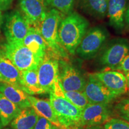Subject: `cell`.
Listing matches in <instances>:
<instances>
[{
  "instance_id": "obj_1",
  "label": "cell",
  "mask_w": 129,
  "mask_h": 129,
  "mask_svg": "<svg viewBox=\"0 0 129 129\" xmlns=\"http://www.w3.org/2000/svg\"><path fill=\"white\" fill-rule=\"evenodd\" d=\"M88 26V21L77 12H72L62 19L58 29V38L61 46L68 54H75Z\"/></svg>"
},
{
  "instance_id": "obj_2",
  "label": "cell",
  "mask_w": 129,
  "mask_h": 129,
  "mask_svg": "<svg viewBox=\"0 0 129 129\" xmlns=\"http://www.w3.org/2000/svg\"><path fill=\"white\" fill-rule=\"evenodd\" d=\"M64 16L54 9L49 10L38 29L46 42L48 50L60 59L68 60V53L61 46L58 38L59 23Z\"/></svg>"
},
{
  "instance_id": "obj_3",
  "label": "cell",
  "mask_w": 129,
  "mask_h": 129,
  "mask_svg": "<svg viewBox=\"0 0 129 129\" xmlns=\"http://www.w3.org/2000/svg\"><path fill=\"white\" fill-rule=\"evenodd\" d=\"M0 51L20 71L38 69L43 59L35 56L22 43L7 41L1 45Z\"/></svg>"
},
{
  "instance_id": "obj_4",
  "label": "cell",
  "mask_w": 129,
  "mask_h": 129,
  "mask_svg": "<svg viewBox=\"0 0 129 129\" xmlns=\"http://www.w3.org/2000/svg\"><path fill=\"white\" fill-rule=\"evenodd\" d=\"M50 102L59 123L64 129L81 126L82 111L62 95L50 93Z\"/></svg>"
},
{
  "instance_id": "obj_5",
  "label": "cell",
  "mask_w": 129,
  "mask_h": 129,
  "mask_svg": "<svg viewBox=\"0 0 129 129\" xmlns=\"http://www.w3.org/2000/svg\"><path fill=\"white\" fill-rule=\"evenodd\" d=\"M59 58L50 50L47 51L37 69L39 84L44 93L54 91L59 81Z\"/></svg>"
},
{
  "instance_id": "obj_6",
  "label": "cell",
  "mask_w": 129,
  "mask_h": 129,
  "mask_svg": "<svg viewBox=\"0 0 129 129\" xmlns=\"http://www.w3.org/2000/svg\"><path fill=\"white\" fill-rule=\"evenodd\" d=\"M108 36L107 30L101 26L89 29L77 47L75 53L84 60L92 59L101 51Z\"/></svg>"
},
{
  "instance_id": "obj_7",
  "label": "cell",
  "mask_w": 129,
  "mask_h": 129,
  "mask_svg": "<svg viewBox=\"0 0 129 129\" xmlns=\"http://www.w3.org/2000/svg\"><path fill=\"white\" fill-rule=\"evenodd\" d=\"M3 30L7 42L22 43L30 28L22 13L13 10L3 16Z\"/></svg>"
},
{
  "instance_id": "obj_8",
  "label": "cell",
  "mask_w": 129,
  "mask_h": 129,
  "mask_svg": "<svg viewBox=\"0 0 129 129\" xmlns=\"http://www.w3.org/2000/svg\"><path fill=\"white\" fill-rule=\"evenodd\" d=\"M99 56V63L105 68L115 70L129 53V41L118 38L102 47Z\"/></svg>"
},
{
  "instance_id": "obj_9",
  "label": "cell",
  "mask_w": 129,
  "mask_h": 129,
  "mask_svg": "<svg viewBox=\"0 0 129 129\" xmlns=\"http://www.w3.org/2000/svg\"><path fill=\"white\" fill-rule=\"evenodd\" d=\"M59 77L63 91H84L87 81L83 72L68 60L59 59Z\"/></svg>"
},
{
  "instance_id": "obj_10",
  "label": "cell",
  "mask_w": 129,
  "mask_h": 129,
  "mask_svg": "<svg viewBox=\"0 0 129 129\" xmlns=\"http://www.w3.org/2000/svg\"><path fill=\"white\" fill-rule=\"evenodd\" d=\"M83 93L89 104H109L117 98L115 94L102 84L93 76L89 74Z\"/></svg>"
},
{
  "instance_id": "obj_11",
  "label": "cell",
  "mask_w": 129,
  "mask_h": 129,
  "mask_svg": "<svg viewBox=\"0 0 129 129\" xmlns=\"http://www.w3.org/2000/svg\"><path fill=\"white\" fill-rule=\"evenodd\" d=\"M19 7L30 26L38 29L48 11L45 0H19Z\"/></svg>"
},
{
  "instance_id": "obj_12",
  "label": "cell",
  "mask_w": 129,
  "mask_h": 129,
  "mask_svg": "<svg viewBox=\"0 0 129 129\" xmlns=\"http://www.w3.org/2000/svg\"><path fill=\"white\" fill-rule=\"evenodd\" d=\"M109 104H89L82 111L81 126H94L105 124L110 119Z\"/></svg>"
},
{
  "instance_id": "obj_13",
  "label": "cell",
  "mask_w": 129,
  "mask_h": 129,
  "mask_svg": "<svg viewBox=\"0 0 129 129\" xmlns=\"http://www.w3.org/2000/svg\"><path fill=\"white\" fill-rule=\"evenodd\" d=\"M92 74L117 97L125 94L127 91V80L122 72L117 70H106Z\"/></svg>"
},
{
  "instance_id": "obj_14",
  "label": "cell",
  "mask_w": 129,
  "mask_h": 129,
  "mask_svg": "<svg viewBox=\"0 0 129 129\" xmlns=\"http://www.w3.org/2000/svg\"><path fill=\"white\" fill-rule=\"evenodd\" d=\"M127 0H109L107 16L111 26L117 30H122L125 26V14Z\"/></svg>"
},
{
  "instance_id": "obj_15",
  "label": "cell",
  "mask_w": 129,
  "mask_h": 129,
  "mask_svg": "<svg viewBox=\"0 0 129 129\" xmlns=\"http://www.w3.org/2000/svg\"><path fill=\"white\" fill-rule=\"evenodd\" d=\"M0 92L21 109L31 107L29 95L17 87L6 82H0Z\"/></svg>"
},
{
  "instance_id": "obj_16",
  "label": "cell",
  "mask_w": 129,
  "mask_h": 129,
  "mask_svg": "<svg viewBox=\"0 0 129 129\" xmlns=\"http://www.w3.org/2000/svg\"><path fill=\"white\" fill-rule=\"evenodd\" d=\"M23 44L40 59H43L44 57L48 50V47L39 30L34 27L30 26L28 33L24 38Z\"/></svg>"
},
{
  "instance_id": "obj_17",
  "label": "cell",
  "mask_w": 129,
  "mask_h": 129,
  "mask_svg": "<svg viewBox=\"0 0 129 129\" xmlns=\"http://www.w3.org/2000/svg\"><path fill=\"white\" fill-rule=\"evenodd\" d=\"M20 71L0 51V82H6L21 88Z\"/></svg>"
},
{
  "instance_id": "obj_18",
  "label": "cell",
  "mask_w": 129,
  "mask_h": 129,
  "mask_svg": "<svg viewBox=\"0 0 129 129\" xmlns=\"http://www.w3.org/2000/svg\"><path fill=\"white\" fill-rule=\"evenodd\" d=\"M28 99L31 108L34 109L38 115L44 117L49 121L53 125L59 127V128L64 129L59 123L50 101L39 99L30 95L28 96Z\"/></svg>"
},
{
  "instance_id": "obj_19",
  "label": "cell",
  "mask_w": 129,
  "mask_h": 129,
  "mask_svg": "<svg viewBox=\"0 0 129 129\" xmlns=\"http://www.w3.org/2000/svg\"><path fill=\"white\" fill-rule=\"evenodd\" d=\"M21 89L32 96L35 94H44L38 82L37 69L20 71Z\"/></svg>"
},
{
  "instance_id": "obj_20",
  "label": "cell",
  "mask_w": 129,
  "mask_h": 129,
  "mask_svg": "<svg viewBox=\"0 0 129 129\" xmlns=\"http://www.w3.org/2000/svg\"><path fill=\"white\" fill-rule=\"evenodd\" d=\"M39 115L32 108L22 109L18 115L12 122V129H33Z\"/></svg>"
},
{
  "instance_id": "obj_21",
  "label": "cell",
  "mask_w": 129,
  "mask_h": 129,
  "mask_svg": "<svg viewBox=\"0 0 129 129\" xmlns=\"http://www.w3.org/2000/svg\"><path fill=\"white\" fill-rule=\"evenodd\" d=\"M21 109L0 92V123L7 126L19 115Z\"/></svg>"
},
{
  "instance_id": "obj_22",
  "label": "cell",
  "mask_w": 129,
  "mask_h": 129,
  "mask_svg": "<svg viewBox=\"0 0 129 129\" xmlns=\"http://www.w3.org/2000/svg\"><path fill=\"white\" fill-rule=\"evenodd\" d=\"M109 0H80V4L85 12L96 18L102 19L107 15Z\"/></svg>"
},
{
  "instance_id": "obj_23",
  "label": "cell",
  "mask_w": 129,
  "mask_h": 129,
  "mask_svg": "<svg viewBox=\"0 0 129 129\" xmlns=\"http://www.w3.org/2000/svg\"><path fill=\"white\" fill-rule=\"evenodd\" d=\"M47 7H50L68 15L73 12L75 0H45Z\"/></svg>"
},
{
  "instance_id": "obj_24",
  "label": "cell",
  "mask_w": 129,
  "mask_h": 129,
  "mask_svg": "<svg viewBox=\"0 0 129 129\" xmlns=\"http://www.w3.org/2000/svg\"><path fill=\"white\" fill-rule=\"evenodd\" d=\"M63 94L64 98L81 111L89 104L83 92L77 91H63Z\"/></svg>"
},
{
  "instance_id": "obj_25",
  "label": "cell",
  "mask_w": 129,
  "mask_h": 129,
  "mask_svg": "<svg viewBox=\"0 0 129 129\" xmlns=\"http://www.w3.org/2000/svg\"><path fill=\"white\" fill-rule=\"evenodd\" d=\"M116 114L129 123V97L121 99L114 107Z\"/></svg>"
},
{
  "instance_id": "obj_26",
  "label": "cell",
  "mask_w": 129,
  "mask_h": 129,
  "mask_svg": "<svg viewBox=\"0 0 129 129\" xmlns=\"http://www.w3.org/2000/svg\"><path fill=\"white\" fill-rule=\"evenodd\" d=\"M104 129H129V123L122 119L112 118L104 124Z\"/></svg>"
},
{
  "instance_id": "obj_27",
  "label": "cell",
  "mask_w": 129,
  "mask_h": 129,
  "mask_svg": "<svg viewBox=\"0 0 129 129\" xmlns=\"http://www.w3.org/2000/svg\"><path fill=\"white\" fill-rule=\"evenodd\" d=\"M53 124L49 121L39 116L38 121L33 129H51Z\"/></svg>"
},
{
  "instance_id": "obj_28",
  "label": "cell",
  "mask_w": 129,
  "mask_h": 129,
  "mask_svg": "<svg viewBox=\"0 0 129 129\" xmlns=\"http://www.w3.org/2000/svg\"><path fill=\"white\" fill-rule=\"evenodd\" d=\"M117 71H121L127 72L129 71V53L124 57L121 63L119 64L118 67L115 69Z\"/></svg>"
},
{
  "instance_id": "obj_29",
  "label": "cell",
  "mask_w": 129,
  "mask_h": 129,
  "mask_svg": "<svg viewBox=\"0 0 129 129\" xmlns=\"http://www.w3.org/2000/svg\"><path fill=\"white\" fill-rule=\"evenodd\" d=\"M14 0H0V10L6 11L10 8Z\"/></svg>"
},
{
  "instance_id": "obj_30",
  "label": "cell",
  "mask_w": 129,
  "mask_h": 129,
  "mask_svg": "<svg viewBox=\"0 0 129 129\" xmlns=\"http://www.w3.org/2000/svg\"><path fill=\"white\" fill-rule=\"evenodd\" d=\"M125 23H126V25L129 29V6L127 9H126V12H125Z\"/></svg>"
},
{
  "instance_id": "obj_31",
  "label": "cell",
  "mask_w": 129,
  "mask_h": 129,
  "mask_svg": "<svg viewBox=\"0 0 129 129\" xmlns=\"http://www.w3.org/2000/svg\"><path fill=\"white\" fill-rule=\"evenodd\" d=\"M124 75L127 80V91H129V71L125 72Z\"/></svg>"
},
{
  "instance_id": "obj_32",
  "label": "cell",
  "mask_w": 129,
  "mask_h": 129,
  "mask_svg": "<svg viewBox=\"0 0 129 129\" xmlns=\"http://www.w3.org/2000/svg\"><path fill=\"white\" fill-rule=\"evenodd\" d=\"M3 16L2 14V12L0 10V33H1V29L3 23Z\"/></svg>"
},
{
  "instance_id": "obj_33",
  "label": "cell",
  "mask_w": 129,
  "mask_h": 129,
  "mask_svg": "<svg viewBox=\"0 0 129 129\" xmlns=\"http://www.w3.org/2000/svg\"><path fill=\"white\" fill-rule=\"evenodd\" d=\"M66 129H83L82 128V126H75V127H71Z\"/></svg>"
},
{
  "instance_id": "obj_34",
  "label": "cell",
  "mask_w": 129,
  "mask_h": 129,
  "mask_svg": "<svg viewBox=\"0 0 129 129\" xmlns=\"http://www.w3.org/2000/svg\"><path fill=\"white\" fill-rule=\"evenodd\" d=\"M51 129H60V128H59V127L55 126V125H52V128H51Z\"/></svg>"
},
{
  "instance_id": "obj_35",
  "label": "cell",
  "mask_w": 129,
  "mask_h": 129,
  "mask_svg": "<svg viewBox=\"0 0 129 129\" xmlns=\"http://www.w3.org/2000/svg\"><path fill=\"white\" fill-rule=\"evenodd\" d=\"M1 127H2V126H1V123H0V129L1 128Z\"/></svg>"
}]
</instances>
